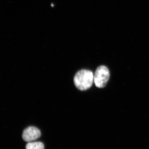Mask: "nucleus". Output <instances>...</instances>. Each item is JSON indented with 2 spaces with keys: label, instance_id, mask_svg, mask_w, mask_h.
Returning <instances> with one entry per match:
<instances>
[{
  "label": "nucleus",
  "instance_id": "nucleus-1",
  "mask_svg": "<svg viewBox=\"0 0 149 149\" xmlns=\"http://www.w3.org/2000/svg\"><path fill=\"white\" fill-rule=\"evenodd\" d=\"M94 82V74L91 70H81L77 72L74 77L75 87L80 91L89 89Z\"/></svg>",
  "mask_w": 149,
  "mask_h": 149
},
{
  "label": "nucleus",
  "instance_id": "nucleus-2",
  "mask_svg": "<svg viewBox=\"0 0 149 149\" xmlns=\"http://www.w3.org/2000/svg\"><path fill=\"white\" fill-rule=\"evenodd\" d=\"M109 77L108 68L106 66L101 65L97 68L94 74V83L97 88H104L107 83Z\"/></svg>",
  "mask_w": 149,
  "mask_h": 149
},
{
  "label": "nucleus",
  "instance_id": "nucleus-3",
  "mask_svg": "<svg viewBox=\"0 0 149 149\" xmlns=\"http://www.w3.org/2000/svg\"><path fill=\"white\" fill-rule=\"evenodd\" d=\"M41 135V132L38 128L34 126H30L24 130L22 137L24 141L29 143L39 139Z\"/></svg>",
  "mask_w": 149,
  "mask_h": 149
},
{
  "label": "nucleus",
  "instance_id": "nucleus-4",
  "mask_svg": "<svg viewBox=\"0 0 149 149\" xmlns=\"http://www.w3.org/2000/svg\"><path fill=\"white\" fill-rule=\"evenodd\" d=\"M45 146L42 142H29L26 146V149H44Z\"/></svg>",
  "mask_w": 149,
  "mask_h": 149
}]
</instances>
